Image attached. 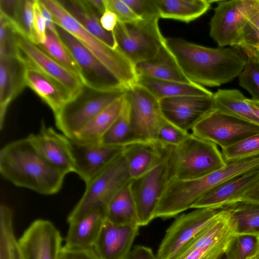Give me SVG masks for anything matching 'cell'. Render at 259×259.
Listing matches in <instances>:
<instances>
[{
  "label": "cell",
  "mask_w": 259,
  "mask_h": 259,
  "mask_svg": "<svg viewBox=\"0 0 259 259\" xmlns=\"http://www.w3.org/2000/svg\"><path fill=\"white\" fill-rule=\"evenodd\" d=\"M0 172L16 186L46 195L57 193L66 176L44 158L27 137L1 149Z\"/></svg>",
  "instance_id": "7a4b0ae2"
},
{
  "label": "cell",
  "mask_w": 259,
  "mask_h": 259,
  "mask_svg": "<svg viewBox=\"0 0 259 259\" xmlns=\"http://www.w3.org/2000/svg\"><path fill=\"white\" fill-rule=\"evenodd\" d=\"M223 209L229 213L234 234L259 235V203L239 200Z\"/></svg>",
  "instance_id": "4dcf8cb0"
},
{
  "label": "cell",
  "mask_w": 259,
  "mask_h": 259,
  "mask_svg": "<svg viewBox=\"0 0 259 259\" xmlns=\"http://www.w3.org/2000/svg\"><path fill=\"white\" fill-rule=\"evenodd\" d=\"M135 68L137 76L193 83L183 73L165 43L154 57L138 63Z\"/></svg>",
  "instance_id": "484cf974"
},
{
  "label": "cell",
  "mask_w": 259,
  "mask_h": 259,
  "mask_svg": "<svg viewBox=\"0 0 259 259\" xmlns=\"http://www.w3.org/2000/svg\"><path fill=\"white\" fill-rule=\"evenodd\" d=\"M219 259H228V258L227 257L226 254L224 253Z\"/></svg>",
  "instance_id": "6f0895ef"
},
{
  "label": "cell",
  "mask_w": 259,
  "mask_h": 259,
  "mask_svg": "<svg viewBox=\"0 0 259 259\" xmlns=\"http://www.w3.org/2000/svg\"><path fill=\"white\" fill-rule=\"evenodd\" d=\"M34 1L20 0L12 25L18 34L35 44L33 26Z\"/></svg>",
  "instance_id": "8d00e7d4"
},
{
  "label": "cell",
  "mask_w": 259,
  "mask_h": 259,
  "mask_svg": "<svg viewBox=\"0 0 259 259\" xmlns=\"http://www.w3.org/2000/svg\"><path fill=\"white\" fill-rule=\"evenodd\" d=\"M246 102L250 107L253 114L259 119V101L253 99H246Z\"/></svg>",
  "instance_id": "11a10c76"
},
{
  "label": "cell",
  "mask_w": 259,
  "mask_h": 259,
  "mask_svg": "<svg viewBox=\"0 0 259 259\" xmlns=\"http://www.w3.org/2000/svg\"><path fill=\"white\" fill-rule=\"evenodd\" d=\"M126 95L133 133L140 140H156L158 129L164 119L159 100L137 84L127 89Z\"/></svg>",
  "instance_id": "7c38bea8"
},
{
  "label": "cell",
  "mask_w": 259,
  "mask_h": 259,
  "mask_svg": "<svg viewBox=\"0 0 259 259\" xmlns=\"http://www.w3.org/2000/svg\"><path fill=\"white\" fill-rule=\"evenodd\" d=\"M210 21V36L220 48H240L251 0L217 1Z\"/></svg>",
  "instance_id": "8fae6325"
},
{
  "label": "cell",
  "mask_w": 259,
  "mask_h": 259,
  "mask_svg": "<svg viewBox=\"0 0 259 259\" xmlns=\"http://www.w3.org/2000/svg\"><path fill=\"white\" fill-rule=\"evenodd\" d=\"M159 102L164 118L188 133L214 108L213 96L169 97L161 99Z\"/></svg>",
  "instance_id": "e0dca14e"
},
{
  "label": "cell",
  "mask_w": 259,
  "mask_h": 259,
  "mask_svg": "<svg viewBox=\"0 0 259 259\" xmlns=\"http://www.w3.org/2000/svg\"><path fill=\"white\" fill-rule=\"evenodd\" d=\"M38 3L40 12L46 22L47 30L57 33L55 23L51 13L40 0H38Z\"/></svg>",
  "instance_id": "816d5d0a"
},
{
  "label": "cell",
  "mask_w": 259,
  "mask_h": 259,
  "mask_svg": "<svg viewBox=\"0 0 259 259\" xmlns=\"http://www.w3.org/2000/svg\"><path fill=\"white\" fill-rule=\"evenodd\" d=\"M179 215L166 231L158 259H179L185 249L219 216L222 209L195 208Z\"/></svg>",
  "instance_id": "ba28073f"
},
{
  "label": "cell",
  "mask_w": 259,
  "mask_h": 259,
  "mask_svg": "<svg viewBox=\"0 0 259 259\" xmlns=\"http://www.w3.org/2000/svg\"><path fill=\"white\" fill-rule=\"evenodd\" d=\"M171 147L156 140L137 141L124 146L122 155L131 180L166 160Z\"/></svg>",
  "instance_id": "ffe728a7"
},
{
  "label": "cell",
  "mask_w": 259,
  "mask_h": 259,
  "mask_svg": "<svg viewBox=\"0 0 259 259\" xmlns=\"http://www.w3.org/2000/svg\"><path fill=\"white\" fill-rule=\"evenodd\" d=\"M84 2L93 13L100 17L107 9L105 0H84Z\"/></svg>",
  "instance_id": "f5cc1de1"
},
{
  "label": "cell",
  "mask_w": 259,
  "mask_h": 259,
  "mask_svg": "<svg viewBox=\"0 0 259 259\" xmlns=\"http://www.w3.org/2000/svg\"><path fill=\"white\" fill-rule=\"evenodd\" d=\"M222 153L227 163L259 155V133L222 149Z\"/></svg>",
  "instance_id": "74e56055"
},
{
  "label": "cell",
  "mask_w": 259,
  "mask_h": 259,
  "mask_svg": "<svg viewBox=\"0 0 259 259\" xmlns=\"http://www.w3.org/2000/svg\"><path fill=\"white\" fill-rule=\"evenodd\" d=\"M51 13L55 24L82 42L112 71L127 89L137 83L134 65L118 49L104 43L79 24L58 0H40Z\"/></svg>",
  "instance_id": "3957f363"
},
{
  "label": "cell",
  "mask_w": 259,
  "mask_h": 259,
  "mask_svg": "<svg viewBox=\"0 0 259 259\" xmlns=\"http://www.w3.org/2000/svg\"><path fill=\"white\" fill-rule=\"evenodd\" d=\"M161 18L189 23L205 14L213 1L154 0Z\"/></svg>",
  "instance_id": "f1b7e54d"
},
{
  "label": "cell",
  "mask_w": 259,
  "mask_h": 259,
  "mask_svg": "<svg viewBox=\"0 0 259 259\" xmlns=\"http://www.w3.org/2000/svg\"><path fill=\"white\" fill-rule=\"evenodd\" d=\"M239 200L259 203V180L245 193Z\"/></svg>",
  "instance_id": "db71d44e"
},
{
  "label": "cell",
  "mask_w": 259,
  "mask_h": 259,
  "mask_svg": "<svg viewBox=\"0 0 259 259\" xmlns=\"http://www.w3.org/2000/svg\"><path fill=\"white\" fill-rule=\"evenodd\" d=\"M61 5L83 28L104 43L113 49L117 46L112 32L107 31L102 26L101 17L93 13L84 0H61Z\"/></svg>",
  "instance_id": "83f0119b"
},
{
  "label": "cell",
  "mask_w": 259,
  "mask_h": 259,
  "mask_svg": "<svg viewBox=\"0 0 259 259\" xmlns=\"http://www.w3.org/2000/svg\"><path fill=\"white\" fill-rule=\"evenodd\" d=\"M17 35L12 24L0 15V57L17 55Z\"/></svg>",
  "instance_id": "60d3db41"
},
{
  "label": "cell",
  "mask_w": 259,
  "mask_h": 259,
  "mask_svg": "<svg viewBox=\"0 0 259 259\" xmlns=\"http://www.w3.org/2000/svg\"><path fill=\"white\" fill-rule=\"evenodd\" d=\"M191 131L194 136L224 149L259 133V125L214 108Z\"/></svg>",
  "instance_id": "9c48e42d"
},
{
  "label": "cell",
  "mask_w": 259,
  "mask_h": 259,
  "mask_svg": "<svg viewBox=\"0 0 259 259\" xmlns=\"http://www.w3.org/2000/svg\"><path fill=\"white\" fill-rule=\"evenodd\" d=\"M245 52L247 59L238 76L239 83L251 95L252 99L259 101V63L250 53Z\"/></svg>",
  "instance_id": "f35d334b"
},
{
  "label": "cell",
  "mask_w": 259,
  "mask_h": 259,
  "mask_svg": "<svg viewBox=\"0 0 259 259\" xmlns=\"http://www.w3.org/2000/svg\"><path fill=\"white\" fill-rule=\"evenodd\" d=\"M246 99L238 90H218L213 95L214 108L224 110L259 125V119L246 103Z\"/></svg>",
  "instance_id": "d6a6232c"
},
{
  "label": "cell",
  "mask_w": 259,
  "mask_h": 259,
  "mask_svg": "<svg viewBox=\"0 0 259 259\" xmlns=\"http://www.w3.org/2000/svg\"><path fill=\"white\" fill-rule=\"evenodd\" d=\"M27 137L44 158L65 175L74 172V163L70 139L41 123L39 132Z\"/></svg>",
  "instance_id": "d6986e66"
},
{
  "label": "cell",
  "mask_w": 259,
  "mask_h": 259,
  "mask_svg": "<svg viewBox=\"0 0 259 259\" xmlns=\"http://www.w3.org/2000/svg\"><path fill=\"white\" fill-rule=\"evenodd\" d=\"M25 65L26 85L37 95L56 115L73 95L54 78L34 67Z\"/></svg>",
  "instance_id": "cb8c5ba5"
},
{
  "label": "cell",
  "mask_w": 259,
  "mask_h": 259,
  "mask_svg": "<svg viewBox=\"0 0 259 259\" xmlns=\"http://www.w3.org/2000/svg\"><path fill=\"white\" fill-rule=\"evenodd\" d=\"M57 259H101L94 248H68L62 246Z\"/></svg>",
  "instance_id": "bcb514c9"
},
{
  "label": "cell",
  "mask_w": 259,
  "mask_h": 259,
  "mask_svg": "<svg viewBox=\"0 0 259 259\" xmlns=\"http://www.w3.org/2000/svg\"><path fill=\"white\" fill-rule=\"evenodd\" d=\"M126 259H158L152 249L142 245H137L131 250Z\"/></svg>",
  "instance_id": "681fc988"
},
{
  "label": "cell",
  "mask_w": 259,
  "mask_h": 259,
  "mask_svg": "<svg viewBox=\"0 0 259 259\" xmlns=\"http://www.w3.org/2000/svg\"><path fill=\"white\" fill-rule=\"evenodd\" d=\"M105 2L107 9L116 15L118 22L128 23L141 20L123 0H105Z\"/></svg>",
  "instance_id": "f6af8a7d"
},
{
  "label": "cell",
  "mask_w": 259,
  "mask_h": 259,
  "mask_svg": "<svg viewBox=\"0 0 259 259\" xmlns=\"http://www.w3.org/2000/svg\"><path fill=\"white\" fill-rule=\"evenodd\" d=\"M17 49V55L25 64L54 78L71 92L73 97L83 85L78 76L53 59L36 44L18 33Z\"/></svg>",
  "instance_id": "2e32d148"
},
{
  "label": "cell",
  "mask_w": 259,
  "mask_h": 259,
  "mask_svg": "<svg viewBox=\"0 0 259 259\" xmlns=\"http://www.w3.org/2000/svg\"><path fill=\"white\" fill-rule=\"evenodd\" d=\"M169 181L167 159L131 181L140 226L148 225L154 219L155 211Z\"/></svg>",
  "instance_id": "4fadbf2b"
},
{
  "label": "cell",
  "mask_w": 259,
  "mask_h": 259,
  "mask_svg": "<svg viewBox=\"0 0 259 259\" xmlns=\"http://www.w3.org/2000/svg\"><path fill=\"white\" fill-rule=\"evenodd\" d=\"M56 31L75 60L83 84L102 91L127 89L121 81L82 42L69 32L55 24Z\"/></svg>",
  "instance_id": "30bf717a"
},
{
  "label": "cell",
  "mask_w": 259,
  "mask_h": 259,
  "mask_svg": "<svg viewBox=\"0 0 259 259\" xmlns=\"http://www.w3.org/2000/svg\"><path fill=\"white\" fill-rule=\"evenodd\" d=\"M141 19H159L154 0H123Z\"/></svg>",
  "instance_id": "ee69618b"
},
{
  "label": "cell",
  "mask_w": 259,
  "mask_h": 259,
  "mask_svg": "<svg viewBox=\"0 0 259 259\" xmlns=\"http://www.w3.org/2000/svg\"><path fill=\"white\" fill-rule=\"evenodd\" d=\"M76 174L85 184L111 164L123 152V146L83 143L70 140Z\"/></svg>",
  "instance_id": "ac0fdd59"
},
{
  "label": "cell",
  "mask_w": 259,
  "mask_h": 259,
  "mask_svg": "<svg viewBox=\"0 0 259 259\" xmlns=\"http://www.w3.org/2000/svg\"><path fill=\"white\" fill-rule=\"evenodd\" d=\"M228 212L222 209L216 219L185 249L179 259H219L234 235Z\"/></svg>",
  "instance_id": "5bb4252c"
},
{
  "label": "cell",
  "mask_w": 259,
  "mask_h": 259,
  "mask_svg": "<svg viewBox=\"0 0 259 259\" xmlns=\"http://www.w3.org/2000/svg\"><path fill=\"white\" fill-rule=\"evenodd\" d=\"M225 254L228 259H251L259 256V235L234 234Z\"/></svg>",
  "instance_id": "d590c367"
},
{
  "label": "cell",
  "mask_w": 259,
  "mask_h": 259,
  "mask_svg": "<svg viewBox=\"0 0 259 259\" xmlns=\"http://www.w3.org/2000/svg\"><path fill=\"white\" fill-rule=\"evenodd\" d=\"M140 140L133 133L130 120V106L125 95L123 109L115 121L102 136L100 144L114 146H124Z\"/></svg>",
  "instance_id": "836d02e7"
},
{
  "label": "cell",
  "mask_w": 259,
  "mask_h": 259,
  "mask_svg": "<svg viewBox=\"0 0 259 259\" xmlns=\"http://www.w3.org/2000/svg\"><path fill=\"white\" fill-rule=\"evenodd\" d=\"M117 22L118 19L116 15L107 9L100 18V23L102 27L109 32H113Z\"/></svg>",
  "instance_id": "f907efd6"
},
{
  "label": "cell",
  "mask_w": 259,
  "mask_h": 259,
  "mask_svg": "<svg viewBox=\"0 0 259 259\" xmlns=\"http://www.w3.org/2000/svg\"><path fill=\"white\" fill-rule=\"evenodd\" d=\"M158 20L118 22L113 31L117 48L134 66L154 57L164 45L166 38L160 31Z\"/></svg>",
  "instance_id": "52a82bcc"
},
{
  "label": "cell",
  "mask_w": 259,
  "mask_h": 259,
  "mask_svg": "<svg viewBox=\"0 0 259 259\" xmlns=\"http://www.w3.org/2000/svg\"><path fill=\"white\" fill-rule=\"evenodd\" d=\"M105 220V211L95 209L69 223L63 246L68 248H94Z\"/></svg>",
  "instance_id": "d4e9b609"
},
{
  "label": "cell",
  "mask_w": 259,
  "mask_h": 259,
  "mask_svg": "<svg viewBox=\"0 0 259 259\" xmlns=\"http://www.w3.org/2000/svg\"><path fill=\"white\" fill-rule=\"evenodd\" d=\"M0 259H25L14 230L4 231L0 234Z\"/></svg>",
  "instance_id": "7bdbcfd3"
},
{
  "label": "cell",
  "mask_w": 259,
  "mask_h": 259,
  "mask_svg": "<svg viewBox=\"0 0 259 259\" xmlns=\"http://www.w3.org/2000/svg\"><path fill=\"white\" fill-rule=\"evenodd\" d=\"M126 90L102 91L83 85L54 115L56 126L68 139H74L96 116L124 95Z\"/></svg>",
  "instance_id": "5b68a950"
},
{
  "label": "cell",
  "mask_w": 259,
  "mask_h": 259,
  "mask_svg": "<svg viewBox=\"0 0 259 259\" xmlns=\"http://www.w3.org/2000/svg\"><path fill=\"white\" fill-rule=\"evenodd\" d=\"M106 220L116 225L139 226L130 183L121 189L110 202L106 211Z\"/></svg>",
  "instance_id": "1f68e13d"
},
{
  "label": "cell",
  "mask_w": 259,
  "mask_h": 259,
  "mask_svg": "<svg viewBox=\"0 0 259 259\" xmlns=\"http://www.w3.org/2000/svg\"><path fill=\"white\" fill-rule=\"evenodd\" d=\"M126 93L99 113L72 140L83 143H100L102 136L120 114Z\"/></svg>",
  "instance_id": "f546056e"
},
{
  "label": "cell",
  "mask_w": 259,
  "mask_h": 259,
  "mask_svg": "<svg viewBox=\"0 0 259 259\" xmlns=\"http://www.w3.org/2000/svg\"><path fill=\"white\" fill-rule=\"evenodd\" d=\"M131 181L127 165L122 153L85 184L84 193L68 214V224L89 211L101 209L106 211L113 197Z\"/></svg>",
  "instance_id": "8992f818"
},
{
  "label": "cell",
  "mask_w": 259,
  "mask_h": 259,
  "mask_svg": "<svg viewBox=\"0 0 259 259\" xmlns=\"http://www.w3.org/2000/svg\"><path fill=\"white\" fill-rule=\"evenodd\" d=\"M33 26L36 37V45L43 43L46 39L47 25L38 5V0L34 3Z\"/></svg>",
  "instance_id": "7dc6e473"
},
{
  "label": "cell",
  "mask_w": 259,
  "mask_h": 259,
  "mask_svg": "<svg viewBox=\"0 0 259 259\" xmlns=\"http://www.w3.org/2000/svg\"><path fill=\"white\" fill-rule=\"evenodd\" d=\"M136 84L145 88L158 100L179 96L213 95L211 91L196 83L159 79L145 76H138Z\"/></svg>",
  "instance_id": "4316f807"
},
{
  "label": "cell",
  "mask_w": 259,
  "mask_h": 259,
  "mask_svg": "<svg viewBox=\"0 0 259 259\" xmlns=\"http://www.w3.org/2000/svg\"><path fill=\"white\" fill-rule=\"evenodd\" d=\"M259 46V0H251L241 48L248 50Z\"/></svg>",
  "instance_id": "ab89813d"
},
{
  "label": "cell",
  "mask_w": 259,
  "mask_h": 259,
  "mask_svg": "<svg viewBox=\"0 0 259 259\" xmlns=\"http://www.w3.org/2000/svg\"><path fill=\"white\" fill-rule=\"evenodd\" d=\"M20 0H0V15L13 23Z\"/></svg>",
  "instance_id": "c3c4849f"
},
{
  "label": "cell",
  "mask_w": 259,
  "mask_h": 259,
  "mask_svg": "<svg viewBox=\"0 0 259 259\" xmlns=\"http://www.w3.org/2000/svg\"><path fill=\"white\" fill-rule=\"evenodd\" d=\"M258 180L259 168L238 176L210 190L191 208L223 209L239 201Z\"/></svg>",
  "instance_id": "7402d4cb"
},
{
  "label": "cell",
  "mask_w": 259,
  "mask_h": 259,
  "mask_svg": "<svg viewBox=\"0 0 259 259\" xmlns=\"http://www.w3.org/2000/svg\"><path fill=\"white\" fill-rule=\"evenodd\" d=\"M36 45L53 59L80 78L77 64L57 32L47 30L45 41Z\"/></svg>",
  "instance_id": "e575fe53"
},
{
  "label": "cell",
  "mask_w": 259,
  "mask_h": 259,
  "mask_svg": "<svg viewBox=\"0 0 259 259\" xmlns=\"http://www.w3.org/2000/svg\"><path fill=\"white\" fill-rule=\"evenodd\" d=\"M190 134L164 118L158 129L156 140L163 144L176 146L183 142Z\"/></svg>",
  "instance_id": "b9f144b4"
},
{
  "label": "cell",
  "mask_w": 259,
  "mask_h": 259,
  "mask_svg": "<svg viewBox=\"0 0 259 259\" xmlns=\"http://www.w3.org/2000/svg\"><path fill=\"white\" fill-rule=\"evenodd\" d=\"M140 227L116 225L106 220L94 248L101 259H126Z\"/></svg>",
  "instance_id": "44dd1931"
},
{
  "label": "cell",
  "mask_w": 259,
  "mask_h": 259,
  "mask_svg": "<svg viewBox=\"0 0 259 259\" xmlns=\"http://www.w3.org/2000/svg\"><path fill=\"white\" fill-rule=\"evenodd\" d=\"M251 259H259V256L256 257H254V258H251Z\"/></svg>",
  "instance_id": "680465c9"
},
{
  "label": "cell",
  "mask_w": 259,
  "mask_h": 259,
  "mask_svg": "<svg viewBox=\"0 0 259 259\" xmlns=\"http://www.w3.org/2000/svg\"><path fill=\"white\" fill-rule=\"evenodd\" d=\"M167 162L169 180L199 178L227 165L217 145L192 133L181 144L171 147Z\"/></svg>",
  "instance_id": "277c9868"
},
{
  "label": "cell",
  "mask_w": 259,
  "mask_h": 259,
  "mask_svg": "<svg viewBox=\"0 0 259 259\" xmlns=\"http://www.w3.org/2000/svg\"><path fill=\"white\" fill-rule=\"evenodd\" d=\"M165 44L188 79L203 87L231 81L247 62L246 53L240 48H212L176 37L166 38Z\"/></svg>",
  "instance_id": "6da1fadb"
},
{
  "label": "cell",
  "mask_w": 259,
  "mask_h": 259,
  "mask_svg": "<svg viewBox=\"0 0 259 259\" xmlns=\"http://www.w3.org/2000/svg\"><path fill=\"white\" fill-rule=\"evenodd\" d=\"M250 53L259 63V46L248 50H243Z\"/></svg>",
  "instance_id": "9f6ffc18"
},
{
  "label": "cell",
  "mask_w": 259,
  "mask_h": 259,
  "mask_svg": "<svg viewBox=\"0 0 259 259\" xmlns=\"http://www.w3.org/2000/svg\"><path fill=\"white\" fill-rule=\"evenodd\" d=\"M25 65L17 56L0 57V128L10 103L26 86Z\"/></svg>",
  "instance_id": "603a6c76"
},
{
  "label": "cell",
  "mask_w": 259,
  "mask_h": 259,
  "mask_svg": "<svg viewBox=\"0 0 259 259\" xmlns=\"http://www.w3.org/2000/svg\"><path fill=\"white\" fill-rule=\"evenodd\" d=\"M25 259H57L62 249L60 232L51 221H33L18 239Z\"/></svg>",
  "instance_id": "9a60e30c"
}]
</instances>
